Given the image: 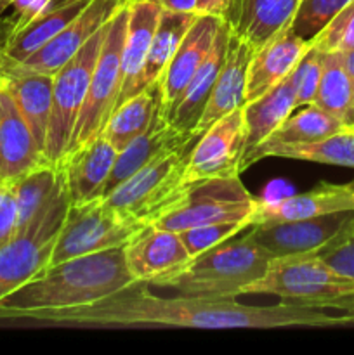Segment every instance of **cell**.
Listing matches in <instances>:
<instances>
[{
  "mask_svg": "<svg viewBox=\"0 0 354 355\" xmlns=\"http://www.w3.org/2000/svg\"><path fill=\"white\" fill-rule=\"evenodd\" d=\"M128 272L139 283L149 284L191 259L179 232L148 225L124 246Z\"/></svg>",
  "mask_w": 354,
  "mask_h": 355,
  "instance_id": "18",
  "label": "cell"
},
{
  "mask_svg": "<svg viewBox=\"0 0 354 355\" xmlns=\"http://www.w3.org/2000/svg\"><path fill=\"white\" fill-rule=\"evenodd\" d=\"M89 2L90 0H71L62 6L49 7L26 23L9 30L3 44H0L3 58L7 61L23 62L62 28L68 26L89 6Z\"/></svg>",
  "mask_w": 354,
  "mask_h": 355,
  "instance_id": "27",
  "label": "cell"
},
{
  "mask_svg": "<svg viewBox=\"0 0 354 355\" xmlns=\"http://www.w3.org/2000/svg\"><path fill=\"white\" fill-rule=\"evenodd\" d=\"M160 107H162L160 90L158 83L155 82L118 104L111 116L108 118L101 135H104L117 151H121L128 142H132L151 127L153 120L160 113Z\"/></svg>",
  "mask_w": 354,
  "mask_h": 355,
  "instance_id": "29",
  "label": "cell"
},
{
  "mask_svg": "<svg viewBox=\"0 0 354 355\" xmlns=\"http://www.w3.org/2000/svg\"><path fill=\"white\" fill-rule=\"evenodd\" d=\"M222 23H224V17L198 14L194 23L184 35L183 42L174 52L172 59L163 69L162 76L156 80L160 90V103H162L160 111H162L163 118L170 113L174 104L179 101V97L186 90L187 83L191 82L196 69L203 62Z\"/></svg>",
  "mask_w": 354,
  "mask_h": 355,
  "instance_id": "14",
  "label": "cell"
},
{
  "mask_svg": "<svg viewBox=\"0 0 354 355\" xmlns=\"http://www.w3.org/2000/svg\"><path fill=\"white\" fill-rule=\"evenodd\" d=\"M347 210H354V180L346 184L323 182L307 193L280 200H259V207L250 224L298 220Z\"/></svg>",
  "mask_w": 354,
  "mask_h": 355,
  "instance_id": "16",
  "label": "cell"
},
{
  "mask_svg": "<svg viewBox=\"0 0 354 355\" xmlns=\"http://www.w3.org/2000/svg\"><path fill=\"white\" fill-rule=\"evenodd\" d=\"M302 0H233L226 21L253 51L290 26Z\"/></svg>",
  "mask_w": 354,
  "mask_h": 355,
  "instance_id": "25",
  "label": "cell"
},
{
  "mask_svg": "<svg viewBox=\"0 0 354 355\" xmlns=\"http://www.w3.org/2000/svg\"><path fill=\"white\" fill-rule=\"evenodd\" d=\"M233 0H196V14H208V16H228Z\"/></svg>",
  "mask_w": 354,
  "mask_h": 355,
  "instance_id": "40",
  "label": "cell"
},
{
  "mask_svg": "<svg viewBox=\"0 0 354 355\" xmlns=\"http://www.w3.org/2000/svg\"><path fill=\"white\" fill-rule=\"evenodd\" d=\"M346 127L347 125L333 114L326 113L316 104H309L298 113L290 114L264 142H312L337 134Z\"/></svg>",
  "mask_w": 354,
  "mask_h": 355,
  "instance_id": "33",
  "label": "cell"
},
{
  "mask_svg": "<svg viewBox=\"0 0 354 355\" xmlns=\"http://www.w3.org/2000/svg\"><path fill=\"white\" fill-rule=\"evenodd\" d=\"M9 7H12V0H0V23H2V16Z\"/></svg>",
  "mask_w": 354,
  "mask_h": 355,
  "instance_id": "43",
  "label": "cell"
},
{
  "mask_svg": "<svg viewBox=\"0 0 354 355\" xmlns=\"http://www.w3.org/2000/svg\"><path fill=\"white\" fill-rule=\"evenodd\" d=\"M248 222H217V224H207L198 225V227L186 229L180 231L179 236L183 239L184 246H186L189 257L198 255V253L205 252V250L212 248V246L224 243L228 239L235 238L239 232L248 231Z\"/></svg>",
  "mask_w": 354,
  "mask_h": 355,
  "instance_id": "35",
  "label": "cell"
},
{
  "mask_svg": "<svg viewBox=\"0 0 354 355\" xmlns=\"http://www.w3.org/2000/svg\"><path fill=\"white\" fill-rule=\"evenodd\" d=\"M127 2L113 14L108 23L106 37L90 78L89 90L69 139L68 153L101 135L108 118L117 107L121 89V51L128 16Z\"/></svg>",
  "mask_w": 354,
  "mask_h": 355,
  "instance_id": "10",
  "label": "cell"
},
{
  "mask_svg": "<svg viewBox=\"0 0 354 355\" xmlns=\"http://www.w3.org/2000/svg\"><path fill=\"white\" fill-rule=\"evenodd\" d=\"M65 187L61 166L42 162L14 179V193L17 203V231L23 229L59 191Z\"/></svg>",
  "mask_w": 354,
  "mask_h": 355,
  "instance_id": "31",
  "label": "cell"
},
{
  "mask_svg": "<svg viewBox=\"0 0 354 355\" xmlns=\"http://www.w3.org/2000/svg\"><path fill=\"white\" fill-rule=\"evenodd\" d=\"M323 309L340 312L346 326L354 324V295H347V297H340L335 298V300L326 302V304L323 305Z\"/></svg>",
  "mask_w": 354,
  "mask_h": 355,
  "instance_id": "39",
  "label": "cell"
},
{
  "mask_svg": "<svg viewBox=\"0 0 354 355\" xmlns=\"http://www.w3.org/2000/svg\"><path fill=\"white\" fill-rule=\"evenodd\" d=\"M127 6V28L121 51V89L117 106L139 92V80L162 14V7L156 0H128Z\"/></svg>",
  "mask_w": 354,
  "mask_h": 355,
  "instance_id": "23",
  "label": "cell"
},
{
  "mask_svg": "<svg viewBox=\"0 0 354 355\" xmlns=\"http://www.w3.org/2000/svg\"><path fill=\"white\" fill-rule=\"evenodd\" d=\"M321 52L311 47L301 59L297 68L292 71L295 85V106L297 107L314 104L319 80H321Z\"/></svg>",
  "mask_w": 354,
  "mask_h": 355,
  "instance_id": "37",
  "label": "cell"
},
{
  "mask_svg": "<svg viewBox=\"0 0 354 355\" xmlns=\"http://www.w3.org/2000/svg\"><path fill=\"white\" fill-rule=\"evenodd\" d=\"M0 80L9 89L33 134L37 146L45 156L49 120L52 107V76L31 71L17 62L0 59Z\"/></svg>",
  "mask_w": 354,
  "mask_h": 355,
  "instance_id": "20",
  "label": "cell"
},
{
  "mask_svg": "<svg viewBox=\"0 0 354 355\" xmlns=\"http://www.w3.org/2000/svg\"><path fill=\"white\" fill-rule=\"evenodd\" d=\"M354 224V210L321 217L252 225L250 236L271 259L292 255H316L339 239Z\"/></svg>",
  "mask_w": 354,
  "mask_h": 355,
  "instance_id": "11",
  "label": "cell"
},
{
  "mask_svg": "<svg viewBox=\"0 0 354 355\" xmlns=\"http://www.w3.org/2000/svg\"><path fill=\"white\" fill-rule=\"evenodd\" d=\"M245 295H274L288 304L323 309L326 302L354 295V281L318 255H292L271 260L266 274L250 284Z\"/></svg>",
  "mask_w": 354,
  "mask_h": 355,
  "instance_id": "7",
  "label": "cell"
},
{
  "mask_svg": "<svg viewBox=\"0 0 354 355\" xmlns=\"http://www.w3.org/2000/svg\"><path fill=\"white\" fill-rule=\"evenodd\" d=\"M118 151L104 135L69 151L61 159L62 179L71 205L103 198Z\"/></svg>",
  "mask_w": 354,
  "mask_h": 355,
  "instance_id": "15",
  "label": "cell"
},
{
  "mask_svg": "<svg viewBox=\"0 0 354 355\" xmlns=\"http://www.w3.org/2000/svg\"><path fill=\"white\" fill-rule=\"evenodd\" d=\"M311 47L319 52L354 51V0H349L311 38Z\"/></svg>",
  "mask_w": 354,
  "mask_h": 355,
  "instance_id": "34",
  "label": "cell"
},
{
  "mask_svg": "<svg viewBox=\"0 0 354 355\" xmlns=\"http://www.w3.org/2000/svg\"><path fill=\"white\" fill-rule=\"evenodd\" d=\"M198 139L200 137L142 166L117 189L106 194L104 200L117 210L149 225L186 189L184 170Z\"/></svg>",
  "mask_w": 354,
  "mask_h": 355,
  "instance_id": "8",
  "label": "cell"
},
{
  "mask_svg": "<svg viewBox=\"0 0 354 355\" xmlns=\"http://www.w3.org/2000/svg\"><path fill=\"white\" fill-rule=\"evenodd\" d=\"M47 162L12 94L0 80V182L14 180Z\"/></svg>",
  "mask_w": 354,
  "mask_h": 355,
  "instance_id": "19",
  "label": "cell"
},
{
  "mask_svg": "<svg viewBox=\"0 0 354 355\" xmlns=\"http://www.w3.org/2000/svg\"><path fill=\"white\" fill-rule=\"evenodd\" d=\"M309 49L311 40L298 37L290 24L274 35L267 44L253 51L246 73L245 103L257 99L288 78Z\"/></svg>",
  "mask_w": 354,
  "mask_h": 355,
  "instance_id": "17",
  "label": "cell"
},
{
  "mask_svg": "<svg viewBox=\"0 0 354 355\" xmlns=\"http://www.w3.org/2000/svg\"><path fill=\"white\" fill-rule=\"evenodd\" d=\"M271 260L269 253L246 232L242 238H231L191 257L149 284L174 290L184 297L235 300L266 274Z\"/></svg>",
  "mask_w": 354,
  "mask_h": 355,
  "instance_id": "3",
  "label": "cell"
},
{
  "mask_svg": "<svg viewBox=\"0 0 354 355\" xmlns=\"http://www.w3.org/2000/svg\"><path fill=\"white\" fill-rule=\"evenodd\" d=\"M108 23L99 28L89 42L52 76V107L45 139V159L54 165H59L68 153L69 139L89 90L90 78L106 37Z\"/></svg>",
  "mask_w": 354,
  "mask_h": 355,
  "instance_id": "9",
  "label": "cell"
},
{
  "mask_svg": "<svg viewBox=\"0 0 354 355\" xmlns=\"http://www.w3.org/2000/svg\"><path fill=\"white\" fill-rule=\"evenodd\" d=\"M196 137H200V135L194 134V132H184L170 125L163 118L162 111H160L155 120H153L151 127L144 134L135 137L121 151H118L113 170H111L106 186H104L103 198L113 189H117L121 182H125L128 177L134 175L142 166L155 162L156 158H160L165 153H170L174 149L180 148V146L187 144V142Z\"/></svg>",
  "mask_w": 354,
  "mask_h": 355,
  "instance_id": "21",
  "label": "cell"
},
{
  "mask_svg": "<svg viewBox=\"0 0 354 355\" xmlns=\"http://www.w3.org/2000/svg\"><path fill=\"white\" fill-rule=\"evenodd\" d=\"M196 16L198 14L194 12H174V10L162 9L151 45H149L144 69H142L141 80H139V92L162 76L163 69L170 62L174 52L177 51Z\"/></svg>",
  "mask_w": 354,
  "mask_h": 355,
  "instance_id": "30",
  "label": "cell"
},
{
  "mask_svg": "<svg viewBox=\"0 0 354 355\" xmlns=\"http://www.w3.org/2000/svg\"><path fill=\"white\" fill-rule=\"evenodd\" d=\"M242 110L243 123H245L243 156H246L266 139H269L273 132L297 110L292 75L257 99L243 104Z\"/></svg>",
  "mask_w": 354,
  "mask_h": 355,
  "instance_id": "28",
  "label": "cell"
},
{
  "mask_svg": "<svg viewBox=\"0 0 354 355\" xmlns=\"http://www.w3.org/2000/svg\"><path fill=\"white\" fill-rule=\"evenodd\" d=\"M269 156L354 168V128L346 127L337 134L312 142H262L243 156L239 172Z\"/></svg>",
  "mask_w": 354,
  "mask_h": 355,
  "instance_id": "26",
  "label": "cell"
},
{
  "mask_svg": "<svg viewBox=\"0 0 354 355\" xmlns=\"http://www.w3.org/2000/svg\"><path fill=\"white\" fill-rule=\"evenodd\" d=\"M125 2L127 0H90L89 6L68 26L17 64L31 71L54 76Z\"/></svg>",
  "mask_w": 354,
  "mask_h": 355,
  "instance_id": "13",
  "label": "cell"
},
{
  "mask_svg": "<svg viewBox=\"0 0 354 355\" xmlns=\"http://www.w3.org/2000/svg\"><path fill=\"white\" fill-rule=\"evenodd\" d=\"M146 227L148 224L113 208L104 198L69 205L49 266L89 253L120 248Z\"/></svg>",
  "mask_w": 354,
  "mask_h": 355,
  "instance_id": "6",
  "label": "cell"
},
{
  "mask_svg": "<svg viewBox=\"0 0 354 355\" xmlns=\"http://www.w3.org/2000/svg\"><path fill=\"white\" fill-rule=\"evenodd\" d=\"M337 54H339L344 69H346L347 75H349V78L353 80V83H354V51L337 52Z\"/></svg>",
  "mask_w": 354,
  "mask_h": 355,
  "instance_id": "42",
  "label": "cell"
},
{
  "mask_svg": "<svg viewBox=\"0 0 354 355\" xmlns=\"http://www.w3.org/2000/svg\"><path fill=\"white\" fill-rule=\"evenodd\" d=\"M124 246L75 257L49 266L38 276L0 300V322L37 311L94 304L134 283Z\"/></svg>",
  "mask_w": 354,
  "mask_h": 355,
  "instance_id": "2",
  "label": "cell"
},
{
  "mask_svg": "<svg viewBox=\"0 0 354 355\" xmlns=\"http://www.w3.org/2000/svg\"><path fill=\"white\" fill-rule=\"evenodd\" d=\"M10 322L44 328L172 326L200 329H273L346 326L340 312L332 314L328 309L288 302H280L269 307H253L235 300H203L179 293L174 298H165L153 295L148 290V284L139 281L94 304L26 312Z\"/></svg>",
  "mask_w": 354,
  "mask_h": 355,
  "instance_id": "1",
  "label": "cell"
},
{
  "mask_svg": "<svg viewBox=\"0 0 354 355\" xmlns=\"http://www.w3.org/2000/svg\"><path fill=\"white\" fill-rule=\"evenodd\" d=\"M353 128H354V127H353Z\"/></svg>",
  "mask_w": 354,
  "mask_h": 355,
  "instance_id": "46",
  "label": "cell"
},
{
  "mask_svg": "<svg viewBox=\"0 0 354 355\" xmlns=\"http://www.w3.org/2000/svg\"><path fill=\"white\" fill-rule=\"evenodd\" d=\"M0 59H2V49H0Z\"/></svg>",
  "mask_w": 354,
  "mask_h": 355,
  "instance_id": "44",
  "label": "cell"
},
{
  "mask_svg": "<svg viewBox=\"0 0 354 355\" xmlns=\"http://www.w3.org/2000/svg\"><path fill=\"white\" fill-rule=\"evenodd\" d=\"M321 80L314 104L354 127V83L344 69L337 52H321Z\"/></svg>",
  "mask_w": 354,
  "mask_h": 355,
  "instance_id": "32",
  "label": "cell"
},
{
  "mask_svg": "<svg viewBox=\"0 0 354 355\" xmlns=\"http://www.w3.org/2000/svg\"><path fill=\"white\" fill-rule=\"evenodd\" d=\"M231 24L224 19V23L219 28L215 40L212 44L210 51L205 55L203 62L196 73L193 75L191 82L187 83L186 90L179 97L170 113L167 114L165 120L170 125L177 127L184 132H194L205 107H207L208 99H210L214 87L217 83L219 73H221L222 64L226 61L228 54L229 37H231Z\"/></svg>",
  "mask_w": 354,
  "mask_h": 355,
  "instance_id": "22",
  "label": "cell"
},
{
  "mask_svg": "<svg viewBox=\"0 0 354 355\" xmlns=\"http://www.w3.org/2000/svg\"><path fill=\"white\" fill-rule=\"evenodd\" d=\"M245 123L243 110L231 111L200 135L193 146L184 182L214 179V177L239 175V163L243 158Z\"/></svg>",
  "mask_w": 354,
  "mask_h": 355,
  "instance_id": "12",
  "label": "cell"
},
{
  "mask_svg": "<svg viewBox=\"0 0 354 355\" xmlns=\"http://www.w3.org/2000/svg\"><path fill=\"white\" fill-rule=\"evenodd\" d=\"M259 198L252 196L239 175L189 182L179 198L149 225L180 232L217 222H252ZM252 227V224H250Z\"/></svg>",
  "mask_w": 354,
  "mask_h": 355,
  "instance_id": "4",
  "label": "cell"
},
{
  "mask_svg": "<svg viewBox=\"0 0 354 355\" xmlns=\"http://www.w3.org/2000/svg\"><path fill=\"white\" fill-rule=\"evenodd\" d=\"M62 2H71V0H62Z\"/></svg>",
  "mask_w": 354,
  "mask_h": 355,
  "instance_id": "45",
  "label": "cell"
},
{
  "mask_svg": "<svg viewBox=\"0 0 354 355\" xmlns=\"http://www.w3.org/2000/svg\"><path fill=\"white\" fill-rule=\"evenodd\" d=\"M163 10L196 14V0H156Z\"/></svg>",
  "mask_w": 354,
  "mask_h": 355,
  "instance_id": "41",
  "label": "cell"
},
{
  "mask_svg": "<svg viewBox=\"0 0 354 355\" xmlns=\"http://www.w3.org/2000/svg\"><path fill=\"white\" fill-rule=\"evenodd\" d=\"M316 255L337 272L354 281V224L339 239Z\"/></svg>",
  "mask_w": 354,
  "mask_h": 355,
  "instance_id": "38",
  "label": "cell"
},
{
  "mask_svg": "<svg viewBox=\"0 0 354 355\" xmlns=\"http://www.w3.org/2000/svg\"><path fill=\"white\" fill-rule=\"evenodd\" d=\"M252 55L253 49L231 31L226 61L222 64L221 73H219L217 83H215L214 92L208 99L207 107H205L203 114H201L200 121L194 128V134L201 135L222 116L243 107L246 92V73H248Z\"/></svg>",
  "mask_w": 354,
  "mask_h": 355,
  "instance_id": "24",
  "label": "cell"
},
{
  "mask_svg": "<svg viewBox=\"0 0 354 355\" xmlns=\"http://www.w3.org/2000/svg\"><path fill=\"white\" fill-rule=\"evenodd\" d=\"M69 205L65 186L0 248V300L47 269Z\"/></svg>",
  "mask_w": 354,
  "mask_h": 355,
  "instance_id": "5",
  "label": "cell"
},
{
  "mask_svg": "<svg viewBox=\"0 0 354 355\" xmlns=\"http://www.w3.org/2000/svg\"><path fill=\"white\" fill-rule=\"evenodd\" d=\"M347 2L349 0H302L292 21V30L311 40Z\"/></svg>",
  "mask_w": 354,
  "mask_h": 355,
  "instance_id": "36",
  "label": "cell"
}]
</instances>
